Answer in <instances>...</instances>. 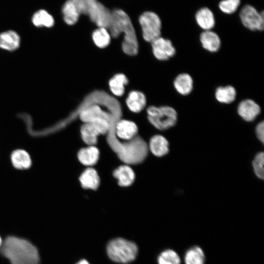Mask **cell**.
Wrapping results in <instances>:
<instances>
[{
	"mask_svg": "<svg viewBox=\"0 0 264 264\" xmlns=\"http://www.w3.org/2000/svg\"><path fill=\"white\" fill-rule=\"evenodd\" d=\"M1 254L11 264H39L37 247L29 241L15 236H8L2 242Z\"/></svg>",
	"mask_w": 264,
	"mask_h": 264,
	"instance_id": "cell-1",
	"label": "cell"
},
{
	"mask_svg": "<svg viewBox=\"0 0 264 264\" xmlns=\"http://www.w3.org/2000/svg\"><path fill=\"white\" fill-rule=\"evenodd\" d=\"M111 37H118L122 33L123 51L129 55H135L138 52V44L135 29L128 15L123 10L116 9L111 12V19L108 27Z\"/></svg>",
	"mask_w": 264,
	"mask_h": 264,
	"instance_id": "cell-2",
	"label": "cell"
},
{
	"mask_svg": "<svg viewBox=\"0 0 264 264\" xmlns=\"http://www.w3.org/2000/svg\"><path fill=\"white\" fill-rule=\"evenodd\" d=\"M80 15L88 16L98 27L108 28L111 19V12L98 0H72Z\"/></svg>",
	"mask_w": 264,
	"mask_h": 264,
	"instance_id": "cell-3",
	"label": "cell"
},
{
	"mask_svg": "<svg viewBox=\"0 0 264 264\" xmlns=\"http://www.w3.org/2000/svg\"><path fill=\"white\" fill-rule=\"evenodd\" d=\"M107 250L111 260L120 263H128L133 261L138 251L135 243L123 238L110 241L107 245Z\"/></svg>",
	"mask_w": 264,
	"mask_h": 264,
	"instance_id": "cell-4",
	"label": "cell"
},
{
	"mask_svg": "<svg viewBox=\"0 0 264 264\" xmlns=\"http://www.w3.org/2000/svg\"><path fill=\"white\" fill-rule=\"evenodd\" d=\"M148 119L156 129L165 130L174 126L177 120V113L168 106L156 107L151 106L147 109Z\"/></svg>",
	"mask_w": 264,
	"mask_h": 264,
	"instance_id": "cell-5",
	"label": "cell"
},
{
	"mask_svg": "<svg viewBox=\"0 0 264 264\" xmlns=\"http://www.w3.org/2000/svg\"><path fill=\"white\" fill-rule=\"evenodd\" d=\"M144 40L151 43L161 35L162 22L158 15L152 11H145L139 18Z\"/></svg>",
	"mask_w": 264,
	"mask_h": 264,
	"instance_id": "cell-6",
	"label": "cell"
},
{
	"mask_svg": "<svg viewBox=\"0 0 264 264\" xmlns=\"http://www.w3.org/2000/svg\"><path fill=\"white\" fill-rule=\"evenodd\" d=\"M240 18L244 26L251 31H262L264 28V12H259L253 6L246 5L240 12Z\"/></svg>",
	"mask_w": 264,
	"mask_h": 264,
	"instance_id": "cell-7",
	"label": "cell"
},
{
	"mask_svg": "<svg viewBox=\"0 0 264 264\" xmlns=\"http://www.w3.org/2000/svg\"><path fill=\"white\" fill-rule=\"evenodd\" d=\"M151 43L153 53L158 60L166 61L176 54V49L170 40L160 36Z\"/></svg>",
	"mask_w": 264,
	"mask_h": 264,
	"instance_id": "cell-8",
	"label": "cell"
},
{
	"mask_svg": "<svg viewBox=\"0 0 264 264\" xmlns=\"http://www.w3.org/2000/svg\"><path fill=\"white\" fill-rule=\"evenodd\" d=\"M79 116L84 123L91 122L99 118L114 119L113 115L110 112L103 110L99 104H89L80 110Z\"/></svg>",
	"mask_w": 264,
	"mask_h": 264,
	"instance_id": "cell-9",
	"label": "cell"
},
{
	"mask_svg": "<svg viewBox=\"0 0 264 264\" xmlns=\"http://www.w3.org/2000/svg\"><path fill=\"white\" fill-rule=\"evenodd\" d=\"M81 134L83 141L89 146H93L97 142L98 136L104 134L102 125L97 121L84 123L81 128Z\"/></svg>",
	"mask_w": 264,
	"mask_h": 264,
	"instance_id": "cell-10",
	"label": "cell"
},
{
	"mask_svg": "<svg viewBox=\"0 0 264 264\" xmlns=\"http://www.w3.org/2000/svg\"><path fill=\"white\" fill-rule=\"evenodd\" d=\"M237 112L244 121L251 122L260 113L261 108L254 100L247 99L242 101L239 104Z\"/></svg>",
	"mask_w": 264,
	"mask_h": 264,
	"instance_id": "cell-11",
	"label": "cell"
},
{
	"mask_svg": "<svg viewBox=\"0 0 264 264\" xmlns=\"http://www.w3.org/2000/svg\"><path fill=\"white\" fill-rule=\"evenodd\" d=\"M137 131V126L132 121L120 120L116 123L115 125V132L121 139H131L135 136Z\"/></svg>",
	"mask_w": 264,
	"mask_h": 264,
	"instance_id": "cell-12",
	"label": "cell"
},
{
	"mask_svg": "<svg viewBox=\"0 0 264 264\" xmlns=\"http://www.w3.org/2000/svg\"><path fill=\"white\" fill-rule=\"evenodd\" d=\"M126 104L131 111L138 113L145 108L147 104L146 97L141 91L132 90L129 93L126 100Z\"/></svg>",
	"mask_w": 264,
	"mask_h": 264,
	"instance_id": "cell-13",
	"label": "cell"
},
{
	"mask_svg": "<svg viewBox=\"0 0 264 264\" xmlns=\"http://www.w3.org/2000/svg\"><path fill=\"white\" fill-rule=\"evenodd\" d=\"M199 40L202 47L209 52H216L220 47V37L211 30L203 31L200 35Z\"/></svg>",
	"mask_w": 264,
	"mask_h": 264,
	"instance_id": "cell-14",
	"label": "cell"
},
{
	"mask_svg": "<svg viewBox=\"0 0 264 264\" xmlns=\"http://www.w3.org/2000/svg\"><path fill=\"white\" fill-rule=\"evenodd\" d=\"M195 20L198 25L204 31L211 30L215 25L213 12L207 7H202L197 11Z\"/></svg>",
	"mask_w": 264,
	"mask_h": 264,
	"instance_id": "cell-15",
	"label": "cell"
},
{
	"mask_svg": "<svg viewBox=\"0 0 264 264\" xmlns=\"http://www.w3.org/2000/svg\"><path fill=\"white\" fill-rule=\"evenodd\" d=\"M193 80L191 75L186 73L178 74L175 79L174 86L176 91L181 95H187L192 91Z\"/></svg>",
	"mask_w": 264,
	"mask_h": 264,
	"instance_id": "cell-16",
	"label": "cell"
},
{
	"mask_svg": "<svg viewBox=\"0 0 264 264\" xmlns=\"http://www.w3.org/2000/svg\"><path fill=\"white\" fill-rule=\"evenodd\" d=\"M149 148L152 154L157 157L163 156L169 151L168 140L163 136L159 134L151 138Z\"/></svg>",
	"mask_w": 264,
	"mask_h": 264,
	"instance_id": "cell-17",
	"label": "cell"
},
{
	"mask_svg": "<svg viewBox=\"0 0 264 264\" xmlns=\"http://www.w3.org/2000/svg\"><path fill=\"white\" fill-rule=\"evenodd\" d=\"M129 80L123 73H117L112 76L109 82V87L111 92L116 96H122L125 93V86Z\"/></svg>",
	"mask_w": 264,
	"mask_h": 264,
	"instance_id": "cell-18",
	"label": "cell"
},
{
	"mask_svg": "<svg viewBox=\"0 0 264 264\" xmlns=\"http://www.w3.org/2000/svg\"><path fill=\"white\" fill-rule=\"evenodd\" d=\"M113 176L118 180L121 186L127 187L131 185L134 181L135 175L132 169L127 166H121L113 173Z\"/></svg>",
	"mask_w": 264,
	"mask_h": 264,
	"instance_id": "cell-19",
	"label": "cell"
},
{
	"mask_svg": "<svg viewBox=\"0 0 264 264\" xmlns=\"http://www.w3.org/2000/svg\"><path fill=\"white\" fill-rule=\"evenodd\" d=\"M80 181L81 186L85 189H96L100 184L98 175L93 168L87 169L81 175Z\"/></svg>",
	"mask_w": 264,
	"mask_h": 264,
	"instance_id": "cell-20",
	"label": "cell"
},
{
	"mask_svg": "<svg viewBox=\"0 0 264 264\" xmlns=\"http://www.w3.org/2000/svg\"><path fill=\"white\" fill-rule=\"evenodd\" d=\"M99 157L98 149L94 146L81 149L78 153L80 162L84 165L92 166L98 161Z\"/></svg>",
	"mask_w": 264,
	"mask_h": 264,
	"instance_id": "cell-21",
	"label": "cell"
},
{
	"mask_svg": "<svg viewBox=\"0 0 264 264\" xmlns=\"http://www.w3.org/2000/svg\"><path fill=\"white\" fill-rule=\"evenodd\" d=\"M20 38L15 31L9 30L0 34V47L12 51L16 49L20 45Z\"/></svg>",
	"mask_w": 264,
	"mask_h": 264,
	"instance_id": "cell-22",
	"label": "cell"
},
{
	"mask_svg": "<svg viewBox=\"0 0 264 264\" xmlns=\"http://www.w3.org/2000/svg\"><path fill=\"white\" fill-rule=\"evenodd\" d=\"M11 160L16 168L22 170L29 168L32 163L29 154L22 149L14 151L11 155Z\"/></svg>",
	"mask_w": 264,
	"mask_h": 264,
	"instance_id": "cell-23",
	"label": "cell"
},
{
	"mask_svg": "<svg viewBox=\"0 0 264 264\" xmlns=\"http://www.w3.org/2000/svg\"><path fill=\"white\" fill-rule=\"evenodd\" d=\"M62 14L65 22L68 25L75 24L80 14L72 0H67L62 7Z\"/></svg>",
	"mask_w": 264,
	"mask_h": 264,
	"instance_id": "cell-24",
	"label": "cell"
},
{
	"mask_svg": "<svg viewBox=\"0 0 264 264\" xmlns=\"http://www.w3.org/2000/svg\"><path fill=\"white\" fill-rule=\"evenodd\" d=\"M237 91L232 86H220L217 88L215 93L216 100L223 104H230L235 101Z\"/></svg>",
	"mask_w": 264,
	"mask_h": 264,
	"instance_id": "cell-25",
	"label": "cell"
},
{
	"mask_svg": "<svg viewBox=\"0 0 264 264\" xmlns=\"http://www.w3.org/2000/svg\"><path fill=\"white\" fill-rule=\"evenodd\" d=\"M111 36L108 28L98 27L92 33V39L95 45L100 48L108 46L111 41Z\"/></svg>",
	"mask_w": 264,
	"mask_h": 264,
	"instance_id": "cell-26",
	"label": "cell"
},
{
	"mask_svg": "<svg viewBox=\"0 0 264 264\" xmlns=\"http://www.w3.org/2000/svg\"><path fill=\"white\" fill-rule=\"evenodd\" d=\"M184 260L185 264H204L205 256L202 249L195 245L186 251Z\"/></svg>",
	"mask_w": 264,
	"mask_h": 264,
	"instance_id": "cell-27",
	"label": "cell"
},
{
	"mask_svg": "<svg viewBox=\"0 0 264 264\" xmlns=\"http://www.w3.org/2000/svg\"><path fill=\"white\" fill-rule=\"evenodd\" d=\"M32 22L37 27H51L54 23L52 16L43 9L39 10L33 14Z\"/></svg>",
	"mask_w": 264,
	"mask_h": 264,
	"instance_id": "cell-28",
	"label": "cell"
},
{
	"mask_svg": "<svg viewBox=\"0 0 264 264\" xmlns=\"http://www.w3.org/2000/svg\"><path fill=\"white\" fill-rule=\"evenodd\" d=\"M158 264H180L181 260L174 250L168 249L162 251L157 259Z\"/></svg>",
	"mask_w": 264,
	"mask_h": 264,
	"instance_id": "cell-29",
	"label": "cell"
},
{
	"mask_svg": "<svg viewBox=\"0 0 264 264\" xmlns=\"http://www.w3.org/2000/svg\"><path fill=\"white\" fill-rule=\"evenodd\" d=\"M241 4V0H222L219 3L221 11L227 14L235 13Z\"/></svg>",
	"mask_w": 264,
	"mask_h": 264,
	"instance_id": "cell-30",
	"label": "cell"
},
{
	"mask_svg": "<svg viewBox=\"0 0 264 264\" xmlns=\"http://www.w3.org/2000/svg\"><path fill=\"white\" fill-rule=\"evenodd\" d=\"M264 154L263 152L258 153L255 156L253 162V168L256 176L260 179L264 177Z\"/></svg>",
	"mask_w": 264,
	"mask_h": 264,
	"instance_id": "cell-31",
	"label": "cell"
},
{
	"mask_svg": "<svg viewBox=\"0 0 264 264\" xmlns=\"http://www.w3.org/2000/svg\"><path fill=\"white\" fill-rule=\"evenodd\" d=\"M256 136L258 139L262 142L264 141V121L259 123L255 129Z\"/></svg>",
	"mask_w": 264,
	"mask_h": 264,
	"instance_id": "cell-32",
	"label": "cell"
},
{
	"mask_svg": "<svg viewBox=\"0 0 264 264\" xmlns=\"http://www.w3.org/2000/svg\"><path fill=\"white\" fill-rule=\"evenodd\" d=\"M76 264H89V263L85 260H82Z\"/></svg>",
	"mask_w": 264,
	"mask_h": 264,
	"instance_id": "cell-33",
	"label": "cell"
},
{
	"mask_svg": "<svg viewBox=\"0 0 264 264\" xmlns=\"http://www.w3.org/2000/svg\"><path fill=\"white\" fill-rule=\"evenodd\" d=\"M2 242H3V241H2L1 237H0V247L2 245Z\"/></svg>",
	"mask_w": 264,
	"mask_h": 264,
	"instance_id": "cell-34",
	"label": "cell"
}]
</instances>
